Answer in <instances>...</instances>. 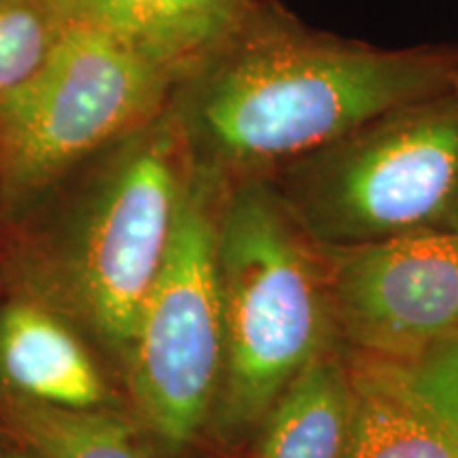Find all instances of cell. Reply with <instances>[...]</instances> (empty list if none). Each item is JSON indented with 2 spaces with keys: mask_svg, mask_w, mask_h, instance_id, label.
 I'll use <instances>...</instances> for the list:
<instances>
[{
  "mask_svg": "<svg viewBox=\"0 0 458 458\" xmlns=\"http://www.w3.org/2000/svg\"><path fill=\"white\" fill-rule=\"evenodd\" d=\"M181 130L225 181L270 176L377 114L458 85V51L377 49L293 24L240 30L193 68Z\"/></svg>",
  "mask_w": 458,
  "mask_h": 458,
  "instance_id": "1",
  "label": "cell"
},
{
  "mask_svg": "<svg viewBox=\"0 0 458 458\" xmlns=\"http://www.w3.org/2000/svg\"><path fill=\"white\" fill-rule=\"evenodd\" d=\"M225 365L208 428L253 442L303 365L337 340L325 250L270 176L227 181L216 225Z\"/></svg>",
  "mask_w": 458,
  "mask_h": 458,
  "instance_id": "2",
  "label": "cell"
},
{
  "mask_svg": "<svg viewBox=\"0 0 458 458\" xmlns=\"http://www.w3.org/2000/svg\"><path fill=\"white\" fill-rule=\"evenodd\" d=\"M270 179L320 246L458 229V85L377 114Z\"/></svg>",
  "mask_w": 458,
  "mask_h": 458,
  "instance_id": "3",
  "label": "cell"
},
{
  "mask_svg": "<svg viewBox=\"0 0 458 458\" xmlns=\"http://www.w3.org/2000/svg\"><path fill=\"white\" fill-rule=\"evenodd\" d=\"M227 181L191 162L174 238L134 337L131 385L147 425L185 445L208 428L225 365L216 225Z\"/></svg>",
  "mask_w": 458,
  "mask_h": 458,
  "instance_id": "4",
  "label": "cell"
},
{
  "mask_svg": "<svg viewBox=\"0 0 458 458\" xmlns=\"http://www.w3.org/2000/svg\"><path fill=\"white\" fill-rule=\"evenodd\" d=\"M174 74L122 34L72 17L24 83L0 96V148L11 179L47 181L142 122Z\"/></svg>",
  "mask_w": 458,
  "mask_h": 458,
  "instance_id": "5",
  "label": "cell"
},
{
  "mask_svg": "<svg viewBox=\"0 0 458 458\" xmlns=\"http://www.w3.org/2000/svg\"><path fill=\"white\" fill-rule=\"evenodd\" d=\"M189 168L181 125H164L119 165L89 215L74 283L91 325L123 351L168 257Z\"/></svg>",
  "mask_w": 458,
  "mask_h": 458,
  "instance_id": "6",
  "label": "cell"
},
{
  "mask_svg": "<svg viewBox=\"0 0 458 458\" xmlns=\"http://www.w3.org/2000/svg\"><path fill=\"white\" fill-rule=\"evenodd\" d=\"M323 250L335 334L348 352L411 359L458 335V229Z\"/></svg>",
  "mask_w": 458,
  "mask_h": 458,
  "instance_id": "7",
  "label": "cell"
},
{
  "mask_svg": "<svg viewBox=\"0 0 458 458\" xmlns=\"http://www.w3.org/2000/svg\"><path fill=\"white\" fill-rule=\"evenodd\" d=\"M348 359L352 431L346 458H458V425L408 365L352 352Z\"/></svg>",
  "mask_w": 458,
  "mask_h": 458,
  "instance_id": "8",
  "label": "cell"
},
{
  "mask_svg": "<svg viewBox=\"0 0 458 458\" xmlns=\"http://www.w3.org/2000/svg\"><path fill=\"white\" fill-rule=\"evenodd\" d=\"M351 431V359L335 340L274 401L253 437V458H346Z\"/></svg>",
  "mask_w": 458,
  "mask_h": 458,
  "instance_id": "9",
  "label": "cell"
},
{
  "mask_svg": "<svg viewBox=\"0 0 458 458\" xmlns=\"http://www.w3.org/2000/svg\"><path fill=\"white\" fill-rule=\"evenodd\" d=\"M74 17L122 34L168 68L189 74L249 20V0H66Z\"/></svg>",
  "mask_w": 458,
  "mask_h": 458,
  "instance_id": "10",
  "label": "cell"
},
{
  "mask_svg": "<svg viewBox=\"0 0 458 458\" xmlns=\"http://www.w3.org/2000/svg\"><path fill=\"white\" fill-rule=\"evenodd\" d=\"M0 374L21 397L94 410L106 388L81 342L49 312L13 303L0 314Z\"/></svg>",
  "mask_w": 458,
  "mask_h": 458,
  "instance_id": "11",
  "label": "cell"
},
{
  "mask_svg": "<svg viewBox=\"0 0 458 458\" xmlns=\"http://www.w3.org/2000/svg\"><path fill=\"white\" fill-rule=\"evenodd\" d=\"M3 411L37 458H140L128 422L98 408H62L15 394Z\"/></svg>",
  "mask_w": 458,
  "mask_h": 458,
  "instance_id": "12",
  "label": "cell"
},
{
  "mask_svg": "<svg viewBox=\"0 0 458 458\" xmlns=\"http://www.w3.org/2000/svg\"><path fill=\"white\" fill-rule=\"evenodd\" d=\"M72 17L66 0L0 3V96L43 64Z\"/></svg>",
  "mask_w": 458,
  "mask_h": 458,
  "instance_id": "13",
  "label": "cell"
},
{
  "mask_svg": "<svg viewBox=\"0 0 458 458\" xmlns=\"http://www.w3.org/2000/svg\"><path fill=\"white\" fill-rule=\"evenodd\" d=\"M0 458H24V456H17V454H3Z\"/></svg>",
  "mask_w": 458,
  "mask_h": 458,
  "instance_id": "14",
  "label": "cell"
},
{
  "mask_svg": "<svg viewBox=\"0 0 458 458\" xmlns=\"http://www.w3.org/2000/svg\"><path fill=\"white\" fill-rule=\"evenodd\" d=\"M0 3H7V0H0Z\"/></svg>",
  "mask_w": 458,
  "mask_h": 458,
  "instance_id": "15",
  "label": "cell"
}]
</instances>
